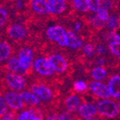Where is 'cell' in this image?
Here are the masks:
<instances>
[{
  "mask_svg": "<svg viewBox=\"0 0 120 120\" xmlns=\"http://www.w3.org/2000/svg\"><path fill=\"white\" fill-rule=\"evenodd\" d=\"M96 108L100 115L107 118H114L118 114L119 112L118 105L111 100H103L98 102Z\"/></svg>",
  "mask_w": 120,
  "mask_h": 120,
  "instance_id": "obj_1",
  "label": "cell"
},
{
  "mask_svg": "<svg viewBox=\"0 0 120 120\" xmlns=\"http://www.w3.org/2000/svg\"><path fill=\"white\" fill-rule=\"evenodd\" d=\"M32 94H34L40 101L51 102L53 100L56 94L50 87L44 83H34L31 86Z\"/></svg>",
  "mask_w": 120,
  "mask_h": 120,
  "instance_id": "obj_2",
  "label": "cell"
},
{
  "mask_svg": "<svg viewBox=\"0 0 120 120\" xmlns=\"http://www.w3.org/2000/svg\"><path fill=\"white\" fill-rule=\"evenodd\" d=\"M5 81L8 87L15 91H22L25 88V79L18 73H9L6 75Z\"/></svg>",
  "mask_w": 120,
  "mask_h": 120,
  "instance_id": "obj_3",
  "label": "cell"
},
{
  "mask_svg": "<svg viewBox=\"0 0 120 120\" xmlns=\"http://www.w3.org/2000/svg\"><path fill=\"white\" fill-rule=\"evenodd\" d=\"M49 39L56 41L60 46H66V31L60 26L50 27L46 31Z\"/></svg>",
  "mask_w": 120,
  "mask_h": 120,
  "instance_id": "obj_4",
  "label": "cell"
},
{
  "mask_svg": "<svg viewBox=\"0 0 120 120\" xmlns=\"http://www.w3.org/2000/svg\"><path fill=\"white\" fill-rule=\"evenodd\" d=\"M34 67L35 71L42 76H51L54 73V70L48 59L45 58H39L36 59L34 63Z\"/></svg>",
  "mask_w": 120,
  "mask_h": 120,
  "instance_id": "obj_5",
  "label": "cell"
},
{
  "mask_svg": "<svg viewBox=\"0 0 120 120\" xmlns=\"http://www.w3.org/2000/svg\"><path fill=\"white\" fill-rule=\"evenodd\" d=\"M5 102L13 110H19L25 107V103L17 93L9 91L5 94Z\"/></svg>",
  "mask_w": 120,
  "mask_h": 120,
  "instance_id": "obj_6",
  "label": "cell"
},
{
  "mask_svg": "<svg viewBox=\"0 0 120 120\" xmlns=\"http://www.w3.org/2000/svg\"><path fill=\"white\" fill-rule=\"evenodd\" d=\"M50 64L52 67L54 72H58V73H63L67 69L68 64L66 60L60 56V54H53L48 59Z\"/></svg>",
  "mask_w": 120,
  "mask_h": 120,
  "instance_id": "obj_7",
  "label": "cell"
},
{
  "mask_svg": "<svg viewBox=\"0 0 120 120\" xmlns=\"http://www.w3.org/2000/svg\"><path fill=\"white\" fill-rule=\"evenodd\" d=\"M19 61L21 67L28 72V70L31 68L32 59H33V52L28 48H23L19 52Z\"/></svg>",
  "mask_w": 120,
  "mask_h": 120,
  "instance_id": "obj_8",
  "label": "cell"
},
{
  "mask_svg": "<svg viewBox=\"0 0 120 120\" xmlns=\"http://www.w3.org/2000/svg\"><path fill=\"white\" fill-rule=\"evenodd\" d=\"M91 91L95 96L101 98H110L108 88L104 83L99 82H92L89 84Z\"/></svg>",
  "mask_w": 120,
  "mask_h": 120,
  "instance_id": "obj_9",
  "label": "cell"
},
{
  "mask_svg": "<svg viewBox=\"0 0 120 120\" xmlns=\"http://www.w3.org/2000/svg\"><path fill=\"white\" fill-rule=\"evenodd\" d=\"M78 113L81 118H90L98 113L96 105L92 103H84L79 107Z\"/></svg>",
  "mask_w": 120,
  "mask_h": 120,
  "instance_id": "obj_10",
  "label": "cell"
},
{
  "mask_svg": "<svg viewBox=\"0 0 120 120\" xmlns=\"http://www.w3.org/2000/svg\"><path fill=\"white\" fill-rule=\"evenodd\" d=\"M108 91L110 96L118 99L120 97V77L119 75H114L108 81Z\"/></svg>",
  "mask_w": 120,
  "mask_h": 120,
  "instance_id": "obj_11",
  "label": "cell"
},
{
  "mask_svg": "<svg viewBox=\"0 0 120 120\" xmlns=\"http://www.w3.org/2000/svg\"><path fill=\"white\" fill-rule=\"evenodd\" d=\"M80 102L81 99L76 94H71L68 96L65 100V107L66 109V112L68 113H73L74 112H76L78 106H80Z\"/></svg>",
  "mask_w": 120,
  "mask_h": 120,
  "instance_id": "obj_12",
  "label": "cell"
},
{
  "mask_svg": "<svg viewBox=\"0 0 120 120\" xmlns=\"http://www.w3.org/2000/svg\"><path fill=\"white\" fill-rule=\"evenodd\" d=\"M21 99L23 100L25 104H27L30 107H37L39 105H40L41 101L34 95V94H32L28 91H23L21 94H19Z\"/></svg>",
  "mask_w": 120,
  "mask_h": 120,
  "instance_id": "obj_13",
  "label": "cell"
},
{
  "mask_svg": "<svg viewBox=\"0 0 120 120\" xmlns=\"http://www.w3.org/2000/svg\"><path fill=\"white\" fill-rule=\"evenodd\" d=\"M82 45V41L73 32L66 33V46L73 49H80Z\"/></svg>",
  "mask_w": 120,
  "mask_h": 120,
  "instance_id": "obj_14",
  "label": "cell"
},
{
  "mask_svg": "<svg viewBox=\"0 0 120 120\" xmlns=\"http://www.w3.org/2000/svg\"><path fill=\"white\" fill-rule=\"evenodd\" d=\"M8 32H9V36L12 38L16 40L22 39V38H25V36L27 35V32L26 30H25V28L19 24L12 25L9 28Z\"/></svg>",
  "mask_w": 120,
  "mask_h": 120,
  "instance_id": "obj_15",
  "label": "cell"
},
{
  "mask_svg": "<svg viewBox=\"0 0 120 120\" xmlns=\"http://www.w3.org/2000/svg\"><path fill=\"white\" fill-rule=\"evenodd\" d=\"M47 6L49 12L53 13H60L65 10V1L64 0H48Z\"/></svg>",
  "mask_w": 120,
  "mask_h": 120,
  "instance_id": "obj_16",
  "label": "cell"
},
{
  "mask_svg": "<svg viewBox=\"0 0 120 120\" xmlns=\"http://www.w3.org/2000/svg\"><path fill=\"white\" fill-rule=\"evenodd\" d=\"M7 68H9V70H10L11 72L13 73H18L20 74H26L27 71H25L22 67H21L19 61L17 58L15 57H12L7 63Z\"/></svg>",
  "mask_w": 120,
  "mask_h": 120,
  "instance_id": "obj_17",
  "label": "cell"
},
{
  "mask_svg": "<svg viewBox=\"0 0 120 120\" xmlns=\"http://www.w3.org/2000/svg\"><path fill=\"white\" fill-rule=\"evenodd\" d=\"M31 6L34 11H35L36 13H43V14L49 13L47 2L45 0H33Z\"/></svg>",
  "mask_w": 120,
  "mask_h": 120,
  "instance_id": "obj_18",
  "label": "cell"
},
{
  "mask_svg": "<svg viewBox=\"0 0 120 120\" xmlns=\"http://www.w3.org/2000/svg\"><path fill=\"white\" fill-rule=\"evenodd\" d=\"M46 120H74L73 118L70 115V113L65 112H50L47 115Z\"/></svg>",
  "mask_w": 120,
  "mask_h": 120,
  "instance_id": "obj_19",
  "label": "cell"
},
{
  "mask_svg": "<svg viewBox=\"0 0 120 120\" xmlns=\"http://www.w3.org/2000/svg\"><path fill=\"white\" fill-rule=\"evenodd\" d=\"M92 77L96 80H103L107 78V73L103 68L102 67H97L94 68L92 70Z\"/></svg>",
  "mask_w": 120,
  "mask_h": 120,
  "instance_id": "obj_20",
  "label": "cell"
},
{
  "mask_svg": "<svg viewBox=\"0 0 120 120\" xmlns=\"http://www.w3.org/2000/svg\"><path fill=\"white\" fill-rule=\"evenodd\" d=\"M10 46L5 42L0 43V62L5 61L6 59L9 58L10 55Z\"/></svg>",
  "mask_w": 120,
  "mask_h": 120,
  "instance_id": "obj_21",
  "label": "cell"
},
{
  "mask_svg": "<svg viewBox=\"0 0 120 120\" xmlns=\"http://www.w3.org/2000/svg\"><path fill=\"white\" fill-rule=\"evenodd\" d=\"M87 88L88 86L86 82L82 80H79L77 81L76 82H74V86H73V90L76 93H79V94H81V93H84L87 91Z\"/></svg>",
  "mask_w": 120,
  "mask_h": 120,
  "instance_id": "obj_22",
  "label": "cell"
},
{
  "mask_svg": "<svg viewBox=\"0 0 120 120\" xmlns=\"http://www.w3.org/2000/svg\"><path fill=\"white\" fill-rule=\"evenodd\" d=\"M87 8L91 11H98L101 6L100 0H86Z\"/></svg>",
  "mask_w": 120,
  "mask_h": 120,
  "instance_id": "obj_23",
  "label": "cell"
},
{
  "mask_svg": "<svg viewBox=\"0 0 120 120\" xmlns=\"http://www.w3.org/2000/svg\"><path fill=\"white\" fill-rule=\"evenodd\" d=\"M73 4H74V7L77 10H79V11L86 12L88 10L87 6H86V0H73Z\"/></svg>",
  "mask_w": 120,
  "mask_h": 120,
  "instance_id": "obj_24",
  "label": "cell"
},
{
  "mask_svg": "<svg viewBox=\"0 0 120 120\" xmlns=\"http://www.w3.org/2000/svg\"><path fill=\"white\" fill-rule=\"evenodd\" d=\"M109 48H110L111 52H113L115 56L119 57V55H120V50H119L120 44H119V42H116V41L111 42V43H109Z\"/></svg>",
  "mask_w": 120,
  "mask_h": 120,
  "instance_id": "obj_25",
  "label": "cell"
},
{
  "mask_svg": "<svg viewBox=\"0 0 120 120\" xmlns=\"http://www.w3.org/2000/svg\"><path fill=\"white\" fill-rule=\"evenodd\" d=\"M33 117H34V113L33 109H30L23 112L19 117H18L17 120H30Z\"/></svg>",
  "mask_w": 120,
  "mask_h": 120,
  "instance_id": "obj_26",
  "label": "cell"
},
{
  "mask_svg": "<svg viewBox=\"0 0 120 120\" xmlns=\"http://www.w3.org/2000/svg\"><path fill=\"white\" fill-rule=\"evenodd\" d=\"M107 24L110 29H115L118 27L119 25V22H118V19H117L114 16H112V17H109L108 19L107 20Z\"/></svg>",
  "mask_w": 120,
  "mask_h": 120,
  "instance_id": "obj_27",
  "label": "cell"
},
{
  "mask_svg": "<svg viewBox=\"0 0 120 120\" xmlns=\"http://www.w3.org/2000/svg\"><path fill=\"white\" fill-rule=\"evenodd\" d=\"M97 12H98L97 17H98L100 20L104 22V21H107V19H108L109 16H108V12H107V10L104 9V8H100Z\"/></svg>",
  "mask_w": 120,
  "mask_h": 120,
  "instance_id": "obj_28",
  "label": "cell"
},
{
  "mask_svg": "<svg viewBox=\"0 0 120 120\" xmlns=\"http://www.w3.org/2000/svg\"><path fill=\"white\" fill-rule=\"evenodd\" d=\"M16 113L13 111H9L6 113H4V115L0 116V120H16Z\"/></svg>",
  "mask_w": 120,
  "mask_h": 120,
  "instance_id": "obj_29",
  "label": "cell"
},
{
  "mask_svg": "<svg viewBox=\"0 0 120 120\" xmlns=\"http://www.w3.org/2000/svg\"><path fill=\"white\" fill-rule=\"evenodd\" d=\"M8 107H7V103L5 102L4 98L2 95H0V116L4 115V113L7 112Z\"/></svg>",
  "mask_w": 120,
  "mask_h": 120,
  "instance_id": "obj_30",
  "label": "cell"
},
{
  "mask_svg": "<svg viewBox=\"0 0 120 120\" xmlns=\"http://www.w3.org/2000/svg\"><path fill=\"white\" fill-rule=\"evenodd\" d=\"M83 52L86 56H92L94 54V52H95V49H94L93 46L91 44H86L83 47Z\"/></svg>",
  "mask_w": 120,
  "mask_h": 120,
  "instance_id": "obj_31",
  "label": "cell"
},
{
  "mask_svg": "<svg viewBox=\"0 0 120 120\" xmlns=\"http://www.w3.org/2000/svg\"><path fill=\"white\" fill-rule=\"evenodd\" d=\"M7 17H8V14L6 10H4V8H0V26H2L4 22H5Z\"/></svg>",
  "mask_w": 120,
  "mask_h": 120,
  "instance_id": "obj_32",
  "label": "cell"
},
{
  "mask_svg": "<svg viewBox=\"0 0 120 120\" xmlns=\"http://www.w3.org/2000/svg\"><path fill=\"white\" fill-rule=\"evenodd\" d=\"M92 22H93V24L96 25V26L98 27H103V21L100 20L97 16L96 17H93L92 19Z\"/></svg>",
  "mask_w": 120,
  "mask_h": 120,
  "instance_id": "obj_33",
  "label": "cell"
},
{
  "mask_svg": "<svg viewBox=\"0 0 120 120\" xmlns=\"http://www.w3.org/2000/svg\"><path fill=\"white\" fill-rule=\"evenodd\" d=\"M110 38L111 39H113V41H116V42H119V40H120V37H119V35L118 34H117L116 33H114V32H112L111 33V34H110Z\"/></svg>",
  "mask_w": 120,
  "mask_h": 120,
  "instance_id": "obj_34",
  "label": "cell"
},
{
  "mask_svg": "<svg viewBox=\"0 0 120 120\" xmlns=\"http://www.w3.org/2000/svg\"><path fill=\"white\" fill-rule=\"evenodd\" d=\"M97 52H98V54H104L106 52V49L104 46H98L97 47Z\"/></svg>",
  "mask_w": 120,
  "mask_h": 120,
  "instance_id": "obj_35",
  "label": "cell"
},
{
  "mask_svg": "<svg viewBox=\"0 0 120 120\" xmlns=\"http://www.w3.org/2000/svg\"><path fill=\"white\" fill-rule=\"evenodd\" d=\"M103 8H104V9L107 10L108 8H111V3L109 2V1H104V2L103 3Z\"/></svg>",
  "mask_w": 120,
  "mask_h": 120,
  "instance_id": "obj_36",
  "label": "cell"
},
{
  "mask_svg": "<svg viewBox=\"0 0 120 120\" xmlns=\"http://www.w3.org/2000/svg\"><path fill=\"white\" fill-rule=\"evenodd\" d=\"M81 24L80 23H76L75 27H74V28H75L76 31H78V30H80V28H81Z\"/></svg>",
  "mask_w": 120,
  "mask_h": 120,
  "instance_id": "obj_37",
  "label": "cell"
},
{
  "mask_svg": "<svg viewBox=\"0 0 120 120\" xmlns=\"http://www.w3.org/2000/svg\"><path fill=\"white\" fill-rule=\"evenodd\" d=\"M17 5L19 8H22L23 5H24V4H23V2L21 1V0H19V1H18L17 2Z\"/></svg>",
  "mask_w": 120,
  "mask_h": 120,
  "instance_id": "obj_38",
  "label": "cell"
},
{
  "mask_svg": "<svg viewBox=\"0 0 120 120\" xmlns=\"http://www.w3.org/2000/svg\"><path fill=\"white\" fill-rule=\"evenodd\" d=\"M30 120H43L40 117H37V116H34V117H33V118H31Z\"/></svg>",
  "mask_w": 120,
  "mask_h": 120,
  "instance_id": "obj_39",
  "label": "cell"
},
{
  "mask_svg": "<svg viewBox=\"0 0 120 120\" xmlns=\"http://www.w3.org/2000/svg\"><path fill=\"white\" fill-rule=\"evenodd\" d=\"M83 120H101L100 118H85Z\"/></svg>",
  "mask_w": 120,
  "mask_h": 120,
  "instance_id": "obj_40",
  "label": "cell"
}]
</instances>
